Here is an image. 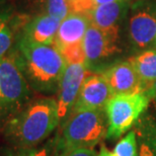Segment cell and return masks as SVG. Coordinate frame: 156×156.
I'll use <instances>...</instances> for the list:
<instances>
[{
	"label": "cell",
	"instance_id": "obj_1",
	"mask_svg": "<svg viewBox=\"0 0 156 156\" xmlns=\"http://www.w3.org/2000/svg\"><path fill=\"white\" fill-rule=\"evenodd\" d=\"M60 125L57 101L51 98L29 102L5 125L4 136L15 148H35Z\"/></svg>",
	"mask_w": 156,
	"mask_h": 156
},
{
	"label": "cell",
	"instance_id": "obj_2",
	"mask_svg": "<svg viewBox=\"0 0 156 156\" xmlns=\"http://www.w3.org/2000/svg\"><path fill=\"white\" fill-rule=\"evenodd\" d=\"M13 52L30 88L45 94L58 91L67 64L54 45H40L20 39Z\"/></svg>",
	"mask_w": 156,
	"mask_h": 156
},
{
	"label": "cell",
	"instance_id": "obj_3",
	"mask_svg": "<svg viewBox=\"0 0 156 156\" xmlns=\"http://www.w3.org/2000/svg\"><path fill=\"white\" fill-rule=\"evenodd\" d=\"M107 133L108 118L105 110L71 112L55 140V152L93 148L107 138Z\"/></svg>",
	"mask_w": 156,
	"mask_h": 156
},
{
	"label": "cell",
	"instance_id": "obj_4",
	"mask_svg": "<svg viewBox=\"0 0 156 156\" xmlns=\"http://www.w3.org/2000/svg\"><path fill=\"white\" fill-rule=\"evenodd\" d=\"M30 86L14 52L0 59V118L12 117L30 102Z\"/></svg>",
	"mask_w": 156,
	"mask_h": 156
},
{
	"label": "cell",
	"instance_id": "obj_5",
	"mask_svg": "<svg viewBox=\"0 0 156 156\" xmlns=\"http://www.w3.org/2000/svg\"><path fill=\"white\" fill-rule=\"evenodd\" d=\"M150 99L146 92L112 96L105 107L108 118L107 139H119L135 126L147 110Z\"/></svg>",
	"mask_w": 156,
	"mask_h": 156
},
{
	"label": "cell",
	"instance_id": "obj_6",
	"mask_svg": "<svg viewBox=\"0 0 156 156\" xmlns=\"http://www.w3.org/2000/svg\"><path fill=\"white\" fill-rule=\"evenodd\" d=\"M128 30L136 51L156 48V1L141 0L131 5Z\"/></svg>",
	"mask_w": 156,
	"mask_h": 156
},
{
	"label": "cell",
	"instance_id": "obj_7",
	"mask_svg": "<svg viewBox=\"0 0 156 156\" xmlns=\"http://www.w3.org/2000/svg\"><path fill=\"white\" fill-rule=\"evenodd\" d=\"M118 42L119 30H105L90 24L82 41L88 71L98 73L102 65L120 52Z\"/></svg>",
	"mask_w": 156,
	"mask_h": 156
},
{
	"label": "cell",
	"instance_id": "obj_8",
	"mask_svg": "<svg viewBox=\"0 0 156 156\" xmlns=\"http://www.w3.org/2000/svg\"><path fill=\"white\" fill-rule=\"evenodd\" d=\"M89 71L86 64H67L57 91L58 115L62 125L69 117L85 77Z\"/></svg>",
	"mask_w": 156,
	"mask_h": 156
},
{
	"label": "cell",
	"instance_id": "obj_9",
	"mask_svg": "<svg viewBox=\"0 0 156 156\" xmlns=\"http://www.w3.org/2000/svg\"><path fill=\"white\" fill-rule=\"evenodd\" d=\"M98 73L107 80L114 95L144 92L140 78L130 60L115 62Z\"/></svg>",
	"mask_w": 156,
	"mask_h": 156
},
{
	"label": "cell",
	"instance_id": "obj_10",
	"mask_svg": "<svg viewBox=\"0 0 156 156\" xmlns=\"http://www.w3.org/2000/svg\"><path fill=\"white\" fill-rule=\"evenodd\" d=\"M113 92L107 80L99 73H88L80 88L72 112L85 110H105Z\"/></svg>",
	"mask_w": 156,
	"mask_h": 156
},
{
	"label": "cell",
	"instance_id": "obj_11",
	"mask_svg": "<svg viewBox=\"0 0 156 156\" xmlns=\"http://www.w3.org/2000/svg\"><path fill=\"white\" fill-rule=\"evenodd\" d=\"M61 21L47 12L24 24L21 39L40 45H53Z\"/></svg>",
	"mask_w": 156,
	"mask_h": 156
},
{
	"label": "cell",
	"instance_id": "obj_12",
	"mask_svg": "<svg viewBox=\"0 0 156 156\" xmlns=\"http://www.w3.org/2000/svg\"><path fill=\"white\" fill-rule=\"evenodd\" d=\"M89 26L90 20L88 16L70 12L60 23L53 45L58 50H61L67 46L82 43Z\"/></svg>",
	"mask_w": 156,
	"mask_h": 156
},
{
	"label": "cell",
	"instance_id": "obj_13",
	"mask_svg": "<svg viewBox=\"0 0 156 156\" xmlns=\"http://www.w3.org/2000/svg\"><path fill=\"white\" fill-rule=\"evenodd\" d=\"M131 7V1H116L99 4L89 14L90 24L98 29L119 30L122 20Z\"/></svg>",
	"mask_w": 156,
	"mask_h": 156
},
{
	"label": "cell",
	"instance_id": "obj_14",
	"mask_svg": "<svg viewBox=\"0 0 156 156\" xmlns=\"http://www.w3.org/2000/svg\"><path fill=\"white\" fill-rule=\"evenodd\" d=\"M137 137V156H156V121L144 113L134 126Z\"/></svg>",
	"mask_w": 156,
	"mask_h": 156
},
{
	"label": "cell",
	"instance_id": "obj_15",
	"mask_svg": "<svg viewBox=\"0 0 156 156\" xmlns=\"http://www.w3.org/2000/svg\"><path fill=\"white\" fill-rule=\"evenodd\" d=\"M143 86V91L147 92L156 80V48L139 52L130 59Z\"/></svg>",
	"mask_w": 156,
	"mask_h": 156
},
{
	"label": "cell",
	"instance_id": "obj_16",
	"mask_svg": "<svg viewBox=\"0 0 156 156\" xmlns=\"http://www.w3.org/2000/svg\"><path fill=\"white\" fill-rule=\"evenodd\" d=\"M20 21L9 11L0 12V59L8 54Z\"/></svg>",
	"mask_w": 156,
	"mask_h": 156
},
{
	"label": "cell",
	"instance_id": "obj_17",
	"mask_svg": "<svg viewBox=\"0 0 156 156\" xmlns=\"http://www.w3.org/2000/svg\"><path fill=\"white\" fill-rule=\"evenodd\" d=\"M137 137L135 131L132 130L117 143L113 153L115 156H137Z\"/></svg>",
	"mask_w": 156,
	"mask_h": 156
},
{
	"label": "cell",
	"instance_id": "obj_18",
	"mask_svg": "<svg viewBox=\"0 0 156 156\" xmlns=\"http://www.w3.org/2000/svg\"><path fill=\"white\" fill-rule=\"evenodd\" d=\"M59 52L63 56L66 64H86L85 53H84L82 43L67 46L59 50Z\"/></svg>",
	"mask_w": 156,
	"mask_h": 156
},
{
	"label": "cell",
	"instance_id": "obj_19",
	"mask_svg": "<svg viewBox=\"0 0 156 156\" xmlns=\"http://www.w3.org/2000/svg\"><path fill=\"white\" fill-rule=\"evenodd\" d=\"M7 156H55V141L43 148H16Z\"/></svg>",
	"mask_w": 156,
	"mask_h": 156
},
{
	"label": "cell",
	"instance_id": "obj_20",
	"mask_svg": "<svg viewBox=\"0 0 156 156\" xmlns=\"http://www.w3.org/2000/svg\"><path fill=\"white\" fill-rule=\"evenodd\" d=\"M46 12L62 21L69 13L67 0H46Z\"/></svg>",
	"mask_w": 156,
	"mask_h": 156
},
{
	"label": "cell",
	"instance_id": "obj_21",
	"mask_svg": "<svg viewBox=\"0 0 156 156\" xmlns=\"http://www.w3.org/2000/svg\"><path fill=\"white\" fill-rule=\"evenodd\" d=\"M69 13H78L89 16L96 6L95 0H67Z\"/></svg>",
	"mask_w": 156,
	"mask_h": 156
},
{
	"label": "cell",
	"instance_id": "obj_22",
	"mask_svg": "<svg viewBox=\"0 0 156 156\" xmlns=\"http://www.w3.org/2000/svg\"><path fill=\"white\" fill-rule=\"evenodd\" d=\"M55 156H98V153L93 148H76L55 152Z\"/></svg>",
	"mask_w": 156,
	"mask_h": 156
},
{
	"label": "cell",
	"instance_id": "obj_23",
	"mask_svg": "<svg viewBox=\"0 0 156 156\" xmlns=\"http://www.w3.org/2000/svg\"><path fill=\"white\" fill-rule=\"evenodd\" d=\"M147 94L150 96V98H153L156 101V80L154 81V83L152 84L150 88L148 89V91L146 92Z\"/></svg>",
	"mask_w": 156,
	"mask_h": 156
},
{
	"label": "cell",
	"instance_id": "obj_24",
	"mask_svg": "<svg viewBox=\"0 0 156 156\" xmlns=\"http://www.w3.org/2000/svg\"><path fill=\"white\" fill-rule=\"evenodd\" d=\"M116 1H131V0H95V3L96 5H99V4H105V3L116 2Z\"/></svg>",
	"mask_w": 156,
	"mask_h": 156
}]
</instances>
